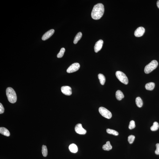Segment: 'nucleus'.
Returning a JSON list of instances; mask_svg holds the SVG:
<instances>
[{"instance_id":"6e6552de","label":"nucleus","mask_w":159,"mask_h":159,"mask_svg":"<svg viewBox=\"0 0 159 159\" xmlns=\"http://www.w3.org/2000/svg\"><path fill=\"white\" fill-rule=\"evenodd\" d=\"M61 91L62 93L65 95L70 96L72 94V89L70 86H62L61 87Z\"/></svg>"},{"instance_id":"7ed1b4c3","label":"nucleus","mask_w":159,"mask_h":159,"mask_svg":"<svg viewBox=\"0 0 159 159\" xmlns=\"http://www.w3.org/2000/svg\"><path fill=\"white\" fill-rule=\"evenodd\" d=\"M158 62L156 60L152 61L149 64L146 65L144 68V72L146 74L150 73L153 70H155L158 66Z\"/></svg>"},{"instance_id":"0eeeda50","label":"nucleus","mask_w":159,"mask_h":159,"mask_svg":"<svg viewBox=\"0 0 159 159\" xmlns=\"http://www.w3.org/2000/svg\"><path fill=\"white\" fill-rule=\"evenodd\" d=\"M75 129L76 133L84 135L87 132L86 130L83 128L81 124L79 123L76 125Z\"/></svg>"},{"instance_id":"f3484780","label":"nucleus","mask_w":159,"mask_h":159,"mask_svg":"<svg viewBox=\"0 0 159 159\" xmlns=\"http://www.w3.org/2000/svg\"><path fill=\"white\" fill-rule=\"evenodd\" d=\"M82 34L81 32L78 33L76 35L74 40L73 43L74 44H77L78 42L80 39L82 37Z\"/></svg>"},{"instance_id":"6ab92c4d","label":"nucleus","mask_w":159,"mask_h":159,"mask_svg":"<svg viewBox=\"0 0 159 159\" xmlns=\"http://www.w3.org/2000/svg\"><path fill=\"white\" fill-rule=\"evenodd\" d=\"M135 103L137 106L139 107H142L143 105V102L142 99L140 97H137L135 99Z\"/></svg>"},{"instance_id":"ddd939ff","label":"nucleus","mask_w":159,"mask_h":159,"mask_svg":"<svg viewBox=\"0 0 159 159\" xmlns=\"http://www.w3.org/2000/svg\"><path fill=\"white\" fill-rule=\"evenodd\" d=\"M116 97L118 100H121L124 98L123 93L120 90H118L116 92Z\"/></svg>"},{"instance_id":"f03ea898","label":"nucleus","mask_w":159,"mask_h":159,"mask_svg":"<svg viewBox=\"0 0 159 159\" xmlns=\"http://www.w3.org/2000/svg\"><path fill=\"white\" fill-rule=\"evenodd\" d=\"M6 93L8 100L11 103H14L17 100V96L14 90L11 87L7 88Z\"/></svg>"},{"instance_id":"aec40b11","label":"nucleus","mask_w":159,"mask_h":159,"mask_svg":"<svg viewBox=\"0 0 159 159\" xmlns=\"http://www.w3.org/2000/svg\"><path fill=\"white\" fill-rule=\"evenodd\" d=\"M159 124L158 122H155L153 123V125L151 127V130L152 131H155L158 130L159 128Z\"/></svg>"},{"instance_id":"f257e3e1","label":"nucleus","mask_w":159,"mask_h":159,"mask_svg":"<svg viewBox=\"0 0 159 159\" xmlns=\"http://www.w3.org/2000/svg\"><path fill=\"white\" fill-rule=\"evenodd\" d=\"M104 8L101 3H98L93 7L91 16L92 18L95 20L100 19L103 15Z\"/></svg>"},{"instance_id":"412c9836","label":"nucleus","mask_w":159,"mask_h":159,"mask_svg":"<svg viewBox=\"0 0 159 159\" xmlns=\"http://www.w3.org/2000/svg\"><path fill=\"white\" fill-rule=\"evenodd\" d=\"M106 131L108 134H112L115 136H117L119 135V133L117 131L113 129H107L106 130Z\"/></svg>"},{"instance_id":"9b49d317","label":"nucleus","mask_w":159,"mask_h":159,"mask_svg":"<svg viewBox=\"0 0 159 159\" xmlns=\"http://www.w3.org/2000/svg\"><path fill=\"white\" fill-rule=\"evenodd\" d=\"M55 32V30L54 29H51L44 34L42 37V40H45L50 38Z\"/></svg>"},{"instance_id":"1a4fd4ad","label":"nucleus","mask_w":159,"mask_h":159,"mask_svg":"<svg viewBox=\"0 0 159 159\" xmlns=\"http://www.w3.org/2000/svg\"><path fill=\"white\" fill-rule=\"evenodd\" d=\"M145 31L144 28L143 27H139L136 29L134 32V35L135 37H140L143 36Z\"/></svg>"},{"instance_id":"f8f14e48","label":"nucleus","mask_w":159,"mask_h":159,"mask_svg":"<svg viewBox=\"0 0 159 159\" xmlns=\"http://www.w3.org/2000/svg\"><path fill=\"white\" fill-rule=\"evenodd\" d=\"M0 133L7 136H9L10 135V133L8 130L4 127L0 128Z\"/></svg>"},{"instance_id":"4be33fe9","label":"nucleus","mask_w":159,"mask_h":159,"mask_svg":"<svg viewBox=\"0 0 159 159\" xmlns=\"http://www.w3.org/2000/svg\"><path fill=\"white\" fill-rule=\"evenodd\" d=\"M42 153L43 156L46 157L48 155V149L46 146L43 145L42 147Z\"/></svg>"},{"instance_id":"cd10ccee","label":"nucleus","mask_w":159,"mask_h":159,"mask_svg":"<svg viewBox=\"0 0 159 159\" xmlns=\"http://www.w3.org/2000/svg\"><path fill=\"white\" fill-rule=\"evenodd\" d=\"M157 5L158 8L159 9V0H158L157 2Z\"/></svg>"},{"instance_id":"5701e85b","label":"nucleus","mask_w":159,"mask_h":159,"mask_svg":"<svg viewBox=\"0 0 159 159\" xmlns=\"http://www.w3.org/2000/svg\"><path fill=\"white\" fill-rule=\"evenodd\" d=\"M65 52V49L64 48H62L61 49L59 53L57 55V57L58 58H62L64 55V52Z\"/></svg>"},{"instance_id":"dca6fc26","label":"nucleus","mask_w":159,"mask_h":159,"mask_svg":"<svg viewBox=\"0 0 159 159\" xmlns=\"http://www.w3.org/2000/svg\"><path fill=\"white\" fill-rule=\"evenodd\" d=\"M155 86V84L153 82H150L146 84L145 88L146 89L149 91H152L154 89Z\"/></svg>"},{"instance_id":"39448f33","label":"nucleus","mask_w":159,"mask_h":159,"mask_svg":"<svg viewBox=\"0 0 159 159\" xmlns=\"http://www.w3.org/2000/svg\"><path fill=\"white\" fill-rule=\"evenodd\" d=\"M99 111L100 114L105 118L109 119L112 117L111 113L105 107H99Z\"/></svg>"},{"instance_id":"393cba45","label":"nucleus","mask_w":159,"mask_h":159,"mask_svg":"<svg viewBox=\"0 0 159 159\" xmlns=\"http://www.w3.org/2000/svg\"><path fill=\"white\" fill-rule=\"evenodd\" d=\"M135 121L132 120L130 123L128 128L130 129H132L135 128Z\"/></svg>"},{"instance_id":"bb28decb","label":"nucleus","mask_w":159,"mask_h":159,"mask_svg":"<svg viewBox=\"0 0 159 159\" xmlns=\"http://www.w3.org/2000/svg\"><path fill=\"white\" fill-rule=\"evenodd\" d=\"M156 149L155 151V154L156 155H159V143H157L156 144Z\"/></svg>"},{"instance_id":"9d476101","label":"nucleus","mask_w":159,"mask_h":159,"mask_svg":"<svg viewBox=\"0 0 159 159\" xmlns=\"http://www.w3.org/2000/svg\"><path fill=\"white\" fill-rule=\"evenodd\" d=\"M103 41L102 40H99L95 43L94 47L95 52H98L102 48Z\"/></svg>"},{"instance_id":"a211bd4d","label":"nucleus","mask_w":159,"mask_h":159,"mask_svg":"<svg viewBox=\"0 0 159 159\" xmlns=\"http://www.w3.org/2000/svg\"><path fill=\"white\" fill-rule=\"evenodd\" d=\"M98 78L100 80V84L102 85H103L106 82V78L105 76L102 74H99L98 75Z\"/></svg>"},{"instance_id":"4468645a","label":"nucleus","mask_w":159,"mask_h":159,"mask_svg":"<svg viewBox=\"0 0 159 159\" xmlns=\"http://www.w3.org/2000/svg\"><path fill=\"white\" fill-rule=\"evenodd\" d=\"M69 149L71 152L76 153L78 151V147L75 144L72 143L70 145L69 147Z\"/></svg>"},{"instance_id":"2eb2a0df","label":"nucleus","mask_w":159,"mask_h":159,"mask_svg":"<svg viewBox=\"0 0 159 159\" xmlns=\"http://www.w3.org/2000/svg\"><path fill=\"white\" fill-rule=\"evenodd\" d=\"M103 149L104 150L109 151L112 149V147L109 141H107L106 144L103 145L102 147Z\"/></svg>"},{"instance_id":"423d86ee","label":"nucleus","mask_w":159,"mask_h":159,"mask_svg":"<svg viewBox=\"0 0 159 159\" xmlns=\"http://www.w3.org/2000/svg\"><path fill=\"white\" fill-rule=\"evenodd\" d=\"M80 67V65L79 63H75L69 67L67 70V72L68 73L75 72L79 69Z\"/></svg>"},{"instance_id":"a878e982","label":"nucleus","mask_w":159,"mask_h":159,"mask_svg":"<svg viewBox=\"0 0 159 159\" xmlns=\"http://www.w3.org/2000/svg\"><path fill=\"white\" fill-rule=\"evenodd\" d=\"M4 108L2 104L0 103V114H1L4 113Z\"/></svg>"},{"instance_id":"b1692460","label":"nucleus","mask_w":159,"mask_h":159,"mask_svg":"<svg viewBox=\"0 0 159 159\" xmlns=\"http://www.w3.org/2000/svg\"><path fill=\"white\" fill-rule=\"evenodd\" d=\"M135 136L134 135H131L128 136V141L130 144H132L133 143L135 139Z\"/></svg>"},{"instance_id":"20e7f679","label":"nucleus","mask_w":159,"mask_h":159,"mask_svg":"<svg viewBox=\"0 0 159 159\" xmlns=\"http://www.w3.org/2000/svg\"><path fill=\"white\" fill-rule=\"evenodd\" d=\"M117 78L121 83L127 85L128 84V78L125 74L121 71H117L115 73Z\"/></svg>"}]
</instances>
